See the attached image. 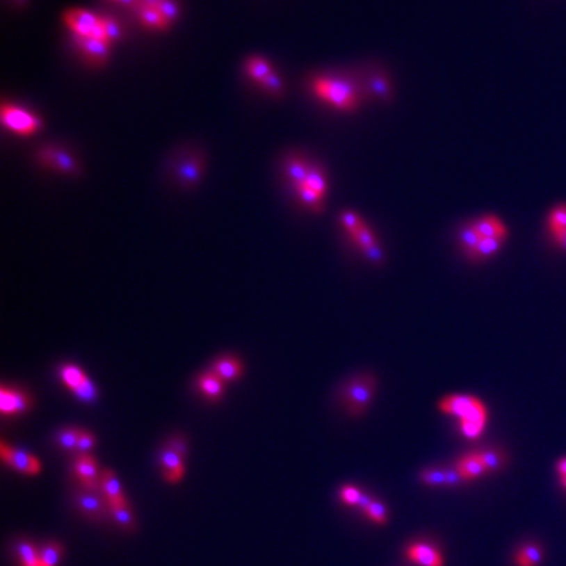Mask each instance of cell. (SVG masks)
Wrapping results in <instances>:
<instances>
[{
	"instance_id": "30bf717a",
	"label": "cell",
	"mask_w": 566,
	"mask_h": 566,
	"mask_svg": "<svg viewBox=\"0 0 566 566\" xmlns=\"http://www.w3.org/2000/svg\"><path fill=\"white\" fill-rule=\"evenodd\" d=\"M410 561L421 566H442V556L434 547L428 544H414L407 552Z\"/></svg>"
},
{
	"instance_id": "ab89813d",
	"label": "cell",
	"mask_w": 566,
	"mask_h": 566,
	"mask_svg": "<svg viewBox=\"0 0 566 566\" xmlns=\"http://www.w3.org/2000/svg\"><path fill=\"white\" fill-rule=\"evenodd\" d=\"M421 480L428 485H444L446 484L444 469H428L422 472Z\"/></svg>"
},
{
	"instance_id": "d6986e66",
	"label": "cell",
	"mask_w": 566,
	"mask_h": 566,
	"mask_svg": "<svg viewBox=\"0 0 566 566\" xmlns=\"http://www.w3.org/2000/svg\"><path fill=\"white\" fill-rule=\"evenodd\" d=\"M241 364L234 358H222L214 364L213 373H216L223 382L234 380L241 374Z\"/></svg>"
},
{
	"instance_id": "5bb4252c",
	"label": "cell",
	"mask_w": 566,
	"mask_h": 566,
	"mask_svg": "<svg viewBox=\"0 0 566 566\" xmlns=\"http://www.w3.org/2000/svg\"><path fill=\"white\" fill-rule=\"evenodd\" d=\"M7 463L16 471L25 475H37L41 471L40 462L32 455L24 453L22 450H12L11 456L7 460Z\"/></svg>"
},
{
	"instance_id": "cb8c5ba5",
	"label": "cell",
	"mask_w": 566,
	"mask_h": 566,
	"mask_svg": "<svg viewBox=\"0 0 566 566\" xmlns=\"http://www.w3.org/2000/svg\"><path fill=\"white\" fill-rule=\"evenodd\" d=\"M247 72L250 74L252 79L256 80L261 83L262 80L265 79L270 72L272 68L269 66V63L262 59V58L253 57L250 58V60L247 62Z\"/></svg>"
},
{
	"instance_id": "836d02e7",
	"label": "cell",
	"mask_w": 566,
	"mask_h": 566,
	"mask_svg": "<svg viewBox=\"0 0 566 566\" xmlns=\"http://www.w3.org/2000/svg\"><path fill=\"white\" fill-rule=\"evenodd\" d=\"M296 191L299 193L302 201H303L305 204H309L315 211H320V210L323 209V204H321V198H323V197H321L318 193L312 191V189H309L308 186H305V185L296 188Z\"/></svg>"
},
{
	"instance_id": "c3c4849f",
	"label": "cell",
	"mask_w": 566,
	"mask_h": 566,
	"mask_svg": "<svg viewBox=\"0 0 566 566\" xmlns=\"http://www.w3.org/2000/svg\"><path fill=\"white\" fill-rule=\"evenodd\" d=\"M556 468H557V474L560 476L561 485L566 489V458L561 459L556 465Z\"/></svg>"
},
{
	"instance_id": "5b68a950",
	"label": "cell",
	"mask_w": 566,
	"mask_h": 566,
	"mask_svg": "<svg viewBox=\"0 0 566 566\" xmlns=\"http://www.w3.org/2000/svg\"><path fill=\"white\" fill-rule=\"evenodd\" d=\"M99 20L100 17L84 10H68L65 13V22L71 28V31L79 37H88Z\"/></svg>"
},
{
	"instance_id": "e0dca14e",
	"label": "cell",
	"mask_w": 566,
	"mask_h": 566,
	"mask_svg": "<svg viewBox=\"0 0 566 566\" xmlns=\"http://www.w3.org/2000/svg\"><path fill=\"white\" fill-rule=\"evenodd\" d=\"M503 241L505 240H502V238H481L480 243L476 245L475 250H472L471 253H468L467 256L469 257V260L475 261V262L485 260L499 252Z\"/></svg>"
},
{
	"instance_id": "9c48e42d",
	"label": "cell",
	"mask_w": 566,
	"mask_h": 566,
	"mask_svg": "<svg viewBox=\"0 0 566 566\" xmlns=\"http://www.w3.org/2000/svg\"><path fill=\"white\" fill-rule=\"evenodd\" d=\"M40 158L42 160V163L51 167L54 170H62L66 173H75L78 170L76 161L71 158L68 154L59 151L56 148H45L41 151Z\"/></svg>"
},
{
	"instance_id": "1f68e13d",
	"label": "cell",
	"mask_w": 566,
	"mask_h": 566,
	"mask_svg": "<svg viewBox=\"0 0 566 566\" xmlns=\"http://www.w3.org/2000/svg\"><path fill=\"white\" fill-rule=\"evenodd\" d=\"M305 186H308L309 189L318 193L321 197L324 195V193L327 191V182H325L323 173L318 170H315V168H311L308 172Z\"/></svg>"
},
{
	"instance_id": "f546056e",
	"label": "cell",
	"mask_w": 566,
	"mask_h": 566,
	"mask_svg": "<svg viewBox=\"0 0 566 566\" xmlns=\"http://www.w3.org/2000/svg\"><path fill=\"white\" fill-rule=\"evenodd\" d=\"M109 509H111L114 519L117 521V523H120L122 527L131 528L134 526L133 514H131V511L129 509L126 502L125 503H120V505H111Z\"/></svg>"
},
{
	"instance_id": "f6af8a7d",
	"label": "cell",
	"mask_w": 566,
	"mask_h": 566,
	"mask_svg": "<svg viewBox=\"0 0 566 566\" xmlns=\"http://www.w3.org/2000/svg\"><path fill=\"white\" fill-rule=\"evenodd\" d=\"M95 444V438L88 431H80L79 442H78V451L86 453L90 451Z\"/></svg>"
},
{
	"instance_id": "8992f818",
	"label": "cell",
	"mask_w": 566,
	"mask_h": 566,
	"mask_svg": "<svg viewBox=\"0 0 566 566\" xmlns=\"http://www.w3.org/2000/svg\"><path fill=\"white\" fill-rule=\"evenodd\" d=\"M75 472L79 477L80 483L88 492H96L99 487L97 465L91 455L83 453L75 463Z\"/></svg>"
},
{
	"instance_id": "f1b7e54d",
	"label": "cell",
	"mask_w": 566,
	"mask_h": 566,
	"mask_svg": "<svg viewBox=\"0 0 566 566\" xmlns=\"http://www.w3.org/2000/svg\"><path fill=\"white\" fill-rule=\"evenodd\" d=\"M17 553L20 556L22 566H40V553H37L32 544L22 542L17 545Z\"/></svg>"
},
{
	"instance_id": "f5cc1de1",
	"label": "cell",
	"mask_w": 566,
	"mask_h": 566,
	"mask_svg": "<svg viewBox=\"0 0 566 566\" xmlns=\"http://www.w3.org/2000/svg\"><path fill=\"white\" fill-rule=\"evenodd\" d=\"M115 1H118V3H121L124 6H136V7L139 0H115Z\"/></svg>"
},
{
	"instance_id": "484cf974",
	"label": "cell",
	"mask_w": 566,
	"mask_h": 566,
	"mask_svg": "<svg viewBox=\"0 0 566 566\" xmlns=\"http://www.w3.org/2000/svg\"><path fill=\"white\" fill-rule=\"evenodd\" d=\"M62 551V547L58 543L46 544L40 552V566H57Z\"/></svg>"
},
{
	"instance_id": "603a6c76",
	"label": "cell",
	"mask_w": 566,
	"mask_h": 566,
	"mask_svg": "<svg viewBox=\"0 0 566 566\" xmlns=\"http://www.w3.org/2000/svg\"><path fill=\"white\" fill-rule=\"evenodd\" d=\"M349 236H350L351 240L354 241V244H355L359 250H362L363 253H366V252L373 250L375 247H378V245H376V238H375L374 234L371 232L370 228H367L364 225L359 227L357 231H354Z\"/></svg>"
},
{
	"instance_id": "44dd1931",
	"label": "cell",
	"mask_w": 566,
	"mask_h": 566,
	"mask_svg": "<svg viewBox=\"0 0 566 566\" xmlns=\"http://www.w3.org/2000/svg\"><path fill=\"white\" fill-rule=\"evenodd\" d=\"M198 385L204 395L211 398H218L223 394V380L216 373H207L200 378Z\"/></svg>"
},
{
	"instance_id": "ffe728a7",
	"label": "cell",
	"mask_w": 566,
	"mask_h": 566,
	"mask_svg": "<svg viewBox=\"0 0 566 566\" xmlns=\"http://www.w3.org/2000/svg\"><path fill=\"white\" fill-rule=\"evenodd\" d=\"M543 551L537 544H527L518 551L515 561L518 566H537L542 561Z\"/></svg>"
},
{
	"instance_id": "ac0fdd59",
	"label": "cell",
	"mask_w": 566,
	"mask_h": 566,
	"mask_svg": "<svg viewBox=\"0 0 566 566\" xmlns=\"http://www.w3.org/2000/svg\"><path fill=\"white\" fill-rule=\"evenodd\" d=\"M76 503L83 512L93 518H102L104 514V505L102 499H99L93 492L90 493H80L76 497Z\"/></svg>"
},
{
	"instance_id": "4316f807",
	"label": "cell",
	"mask_w": 566,
	"mask_h": 566,
	"mask_svg": "<svg viewBox=\"0 0 566 566\" xmlns=\"http://www.w3.org/2000/svg\"><path fill=\"white\" fill-rule=\"evenodd\" d=\"M548 226L551 234L555 235L557 232L566 229V204H560L552 210L548 218Z\"/></svg>"
},
{
	"instance_id": "74e56055",
	"label": "cell",
	"mask_w": 566,
	"mask_h": 566,
	"mask_svg": "<svg viewBox=\"0 0 566 566\" xmlns=\"http://www.w3.org/2000/svg\"><path fill=\"white\" fill-rule=\"evenodd\" d=\"M480 455H481V459H483L484 464L487 467V472L499 471V468H502L503 462H505L503 456L497 451H493V450L483 451V453H480Z\"/></svg>"
},
{
	"instance_id": "d6a6232c",
	"label": "cell",
	"mask_w": 566,
	"mask_h": 566,
	"mask_svg": "<svg viewBox=\"0 0 566 566\" xmlns=\"http://www.w3.org/2000/svg\"><path fill=\"white\" fill-rule=\"evenodd\" d=\"M80 431L78 429H66L58 435V443L60 444L62 448L72 451L78 450V442H79Z\"/></svg>"
},
{
	"instance_id": "9a60e30c",
	"label": "cell",
	"mask_w": 566,
	"mask_h": 566,
	"mask_svg": "<svg viewBox=\"0 0 566 566\" xmlns=\"http://www.w3.org/2000/svg\"><path fill=\"white\" fill-rule=\"evenodd\" d=\"M102 490L105 493V497L108 501V505H120V503H125L126 499L122 494V490L120 487V483L117 480V477L114 476L113 472L111 469H106L102 472Z\"/></svg>"
},
{
	"instance_id": "ba28073f",
	"label": "cell",
	"mask_w": 566,
	"mask_h": 566,
	"mask_svg": "<svg viewBox=\"0 0 566 566\" xmlns=\"http://www.w3.org/2000/svg\"><path fill=\"white\" fill-rule=\"evenodd\" d=\"M29 397L23 392L12 391L6 387L0 388V410L3 414H16L29 408Z\"/></svg>"
},
{
	"instance_id": "816d5d0a",
	"label": "cell",
	"mask_w": 566,
	"mask_h": 566,
	"mask_svg": "<svg viewBox=\"0 0 566 566\" xmlns=\"http://www.w3.org/2000/svg\"><path fill=\"white\" fill-rule=\"evenodd\" d=\"M371 502H373V499L363 494L362 499H359V503H358V506H359V508H361V509H362L363 511H364V510L369 508V505H370Z\"/></svg>"
},
{
	"instance_id": "d590c367",
	"label": "cell",
	"mask_w": 566,
	"mask_h": 566,
	"mask_svg": "<svg viewBox=\"0 0 566 566\" xmlns=\"http://www.w3.org/2000/svg\"><path fill=\"white\" fill-rule=\"evenodd\" d=\"M72 392L83 401H93L97 397V389L87 376L84 378L83 383Z\"/></svg>"
},
{
	"instance_id": "7c38bea8",
	"label": "cell",
	"mask_w": 566,
	"mask_h": 566,
	"mask_svg": "<svg viewBox=\"0 0 566 566\" xmlns=\"http://www.w3.org/2000/svg\"><path fill=\"white\" fill-rule=\"evenodd\" d=\"M480 238H502L508 236L506 227L501 223L496 216H484L480 220L472 223Z\"/></svg>"
},
{
	"instance_id": "7a4b0ae2",
	"label": "cell",
	"mask_w": 566,
	"mask_h": 566,
	"mask_svg": "<svg viewBox=\"0 0 566 566\" xmlns=\"http://www.w3.org/2000/svg\"><path fill=\"white\" fill-rule=\"evenodd\" d=\"M376 379L373 375H357L341 389V401L353 417H359L370 407L376 394Z\"/></svg>"
},
{
	"instance_id": "7bdbcfd3",
	"label": "cell",
	"mask_w": 566,
	"mask_h": 566,
	"mask_svg": "<svg viewBox=\"0 0 566 566\" xmlns=\"http://www.w3.org/2000/svg\"><path fill=\"white\" fill-rule=\"evenodd\" d=\"M260 84L266 91L270 92L275 96L282 93V81L280 79V76L273 71L265 79L261 81Z\"/></svg>"
},
{
	"instance_id": "ee69618b",
	"label": "cell",
	"mask_w": 566,
	"mask_h": 566,
	"mask_svg": "<svg viewBox=\"0 0 566 566\" xmlns=\"http://www.w3.org/2000/svg\"><path fill=\"white\" fill-rule=\"evenodd\" d=\"M341 499L348 505H358L362 499L363 493L358 487L346 485L341 489Z\"/></svg>"
},
{
	"instance_id": "4dcf8cb0",
	"label": "cell",
	"mask_w": 566,
	"mask_h": 566,
	"mask_svg": "<svg viewBox=\"0 0 566 566\" xmlns=\"http://www.w3.org/2000/svg\"><path fill=\"white\" fill-rule=\"evenodd\" d=\"M84 378H86V375L83 374V371L76 366H66L62 370V379H63L65 385H67L68 388H71L72 391L76 389L83 383Z\"/></svg>"
},
{
	"instance_id": "6da1fadb",
	"label": "cell",
	"mask_w": 566,
	"mask_h": 566,
	"mask_svg": "<svg viewBox=\"0 0 566 566\" xmlns=\"http://www.w3.org/2000/svg\"><path fill=\"white\" fill-rule=\"evenodd\" d=\"M438 408L443 414L458 419L459 429L468 439H477L485 430L487 410L485 404L472 395H450L443 397Z\"/></svg>"
},
{
	"instance_id": "e575fe53",
	"label": "cell",
	"mask_w": 566,
	"mask_h": 566,
	"mask_svg": "<svg viewBox=\"0 0 566 566\" xmlns=\"http://www.w3.org/2000/svg\"><path fill=\"white\" fill-rule=\"evenodd\" d=\"M370 87L371 90L385 102H389L391 100V87L388 80L385 79L383 75H375L374 78L370 81Z\"/></svg>"
},
{
	"instance_id": "bcb514c9",
	"label": "cell",
	"mask_w": 566,
	"mask_h": 566,
	"mask_svg": "<svg viewBox=\"0 0 566 566\" xmlns=\"http://www.w3.org/2000/svg\"><path fill=\"white\" fill-rule=\"evenodd\" d=\"M88 37L92 38V40H95V41H100V42H109V38H108L106 31H105V28H104V25H102V19L99 20V23L95 25V28L92 29L91 34H90ZM109 44H111V42H109Z\"/></svg>"
},
{
	"instance_id": "b9f144b4",
	"label": "cell",
	"mask_w": 566,
	"mask_h": 566,
	"mask_svg": "<svg viewBox=\"0 0 566 566\" xmlns=\"http://www.w3.org/2000/svg\"><path fill=\"white\" fill-rule=\"evenodd\" d=\"M340 222L342 226L346 228L348 234L350 235L354 231H357L359 227L362 226V220L359 219V216L351 211H343L340 216Z\"/></svg>"
},
{
	"instance_id": "2e32d148",
	"label": "cell",
	"mask_w": 566,
	"mask_h": 566,
	"mask_svg": "<svg viewBox=\"0 0 566 566\" xmlns=\"http://www.w3.org/2000/svg\"><path fill=\"white\" fill-rule=\"evenodd\" d=\"M204 170V163L201 158H193L184 161L177 170L179 179L182 185L185 186H192L194 184L200 181L201 175Z\"/></svg>"
},
{
	"instance_id": "60d3db41",
	"label": "cell",
	"mask_w": 566,
	"mask_h": 566,
	"mask_svg": "<svg viewBox=\"0 0 566 566\" xmlns=\"http://www.w3.org/2000/svg\"><path fill=\"white\" fill-rule=\"evenodd\" d=\"M100 19H102V25H104L106 34H108L109 42L118 41L122 37V31H121L118 23L112 17H100Z\"/></svg>"
},
{
	"instance_id": "4fadbf2b",
	"label": "cell",
	"mask_w": 566,
	"mask_h": 566,
	"mask_svg": "<svg viewBox=\"0 0 566 566\" xmlns=\"http://www.w3.org/2000/svg\"><path fill=\"white\" fill-rule=\"evenodd\" d=\"M181 455L173 451L170 447L165 448L160 455V462L164 467L165 477L170 483H176L181 478L184 474V464H182Z\"/></svg>"
},
{
	"instance_id": "8fae6325",
	"label": "cell",
	"mask_w": 566,
	"mask_h": 566,
	"mask_svg": "<svg viewBox=\"0 0 566 566\" xmlns=\"http://www.w3.org/2000/svg\"><path fill=\"white\" fill-rule=\"evenodd\" d=\"M76 44L84 56L95 63H102L106 60L109 54V42H100L95 41L90 37H79L76 35Z\"/></svg>"
},
{
	"instance_id": "3957f363",
	"label": "cell",
	"mask_w": 566,
	"mask_h": 566,
	"mask_svg": "<svg viewBox=\"0 0 566 566\" xmlns=\"http://www.w3.org/2000/svg\"><path fill=\"white\" fill-rule=\"evenodd\" d=\"M314 90L318 97L343 111H354L357 108L354 90L348 81L317 79L314 81Z\"/></svg>"
},
{
	"instance_id": "f35d334b",
	"label": "cell",
	"mask_w": 566,
	"mask_h": 566,
	"mask_svg": "<svg viewBox=\"0 0 566 566\" xmlns=\"http://www.w3.org/2000/svg\"><path fill=\"white\" fill-rule=\"evenodd\" d=\"M367 517L376 523H385L387 521V514H385V505L379 501H374L369 505V508L364 510Z\"/></svg>"
},
{
	"instance_id": "f907efd6",
	"label": "cell",
	"mask_w": 566,
	"mask_h": 566,
	"mask_svg": "<svg viewBox=\"0 0 566 566\" xmlns=\"http://www.w3.org/2000/svg\"><path fill=\"white\" fill-rule=\"evenodd\" d=\"M160 1H161V0H139L136 7H138V8H140V7H152V8H156Z\"/></svg>"
},
{
	"instance_id": "83f0119b",
	"label": "cell",
	"mask_w": 566,
	"mask_h": 566,
	"mask_svg": "<svg viewBox=\"0 0 566 566\" xmlns=\"http://www.w3.org/2000/svg\"><path fill=\"white\" fill-rule=\"evenodd\" d=\"M459 240H460V244L463 247L465 254H468V253H471L472 250H475L476 245L480 243L481 238L478 236V234L476 232L474 225L471 223V225H467V226L462 228L460 235H459Z\"/></svg>"
},
{
	"instance_id": "52a82bcc",
	"label": "cell",
	"mask_w": 566,
	"mask_h": 566,
	"mask_svg": "<svg viewBox=\"0 0 566 566\" xmlns=\"http://www.w3.org/2000/svg\"><path fill=\"white\" fill-rule=\"evenodd\" d=\"M455 469L460 476V478L464 481L475 480L478 476L487 472V467L484 464L480 453H467L458 460Z\"/></svg>"
},
{
	"instance_id": "277c9868",
	"label": "cell",
	"mask_w": 566,
	"mask_h": 566,
	"mask_svg": "<svg viewBox=\"0 0 566 566\" xmlns=\"http://www.w3.org/2000/svg\"><path fill=\"white\" fill-rule=\"evenodd\" d=\"M1 122L20 136H31L41 126V121L33 114L7 104L1 106Z\"/></svg>"
},
{
	"instance_id": "8d00e7d4",
	"label": "cell",
	"mask_w": 566,
	"mask_h": 566,
	"mask_svg": "<svg viewBox=\"0 0 566 566\" xmlns=\"http://www.w3.org/2000/svg\"><path fill=\"white\" fill-rule=\"evenodd\" d=\"M161 16L165 19L167 23L170 24L179 16V7L175 0H161L156 7Z\"/></svg>"
},
{
	"instance_id": "d4e9b609",
	"label": "cell",
	"mask_w": 566,
	"mask_h": 566,
	"mask_svg": "<svg viewBox=\"0 0 566 566\" xmlns=\"http://www.w3.org/2000/svg\"><path fill=\"white\" fill-rule=\"evenodd\" d=\"M309 168H307L306 163L299 159H294L287 164V175L295 182L296 188L303 186L307 180Z\"/></svg>"
},
{
	"instance_id": "7402d4cb",
	"label": "cell",
	"mask_w": 566,
	"mask_h": 566,
	"mask_svg": "<svg viewBox=\"0 0 566 566\" xmlns=\"http://www.w3.org/2000/svg\"><path fill=\"white\" fill-rule=\"evenodd\" d=\"M140 22L145 24L148 28L154 29H165L168 28L170 24L165 22V19L161 16V13L152 7H140L138 8Z\"/></svg>"
},
{
	"instance_id": "681fc988",
	"label": "cell",
	"mask_w": 566,
	"mask_h": 566,
	"mask_svg": "<svg viewBox=\"0 0 566 566\" xmlns=\"http://www.w3.org/2000/svg\"><path fill=\"white\" fill-rule=\"evenodd\" d=\"M553 238H555L556 243L563 248V250H566V229L565 231H561V232H557L553 235Z\"/></svg>"
},
{
	"instance_id": "7dc6e473",
	"label": "cell",
	"mask_w": 566,
	"mask_h": 566,
	"mask_svg": "<svg viewBox=\"0 0 566 566\" xmlns=\"http://www.w3.org/2000/svg\"><path fill=\"white\" fill-rule=\"evenodd\" d=\"M170 447L173 451H176L179 455H181L182 458H185L186 451H188L186 443L182 441V439H180V438H176V439H173V441L170 442Z\"/></svg>"
}]
</instances>
